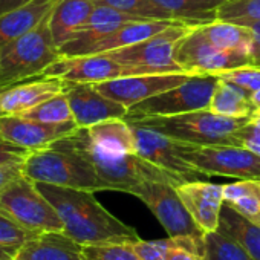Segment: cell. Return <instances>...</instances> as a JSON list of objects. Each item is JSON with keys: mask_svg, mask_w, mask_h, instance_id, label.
Wrapping results in <instances>:
<instances>
[{"mask_svg": "<svg viewBox=\"0 0 260 260\" xmlns=\"http://www.w3.org/2000/svg\"><path fill=\"white\" fill-rule=\"evenodd\" d=\"M0 115H2V113H0Z\"/></svg>", "mask_w": 260, "mask_h": 260, "instance_id": "obj_46", "label": "cell"}, {"mask_svg": "<svg viewBox=\"0 0 260 260\" xmlns=\"http://www.w3.org/2000/svg\"><path fill=\"white\" fill-rule=\"evenodd\" d=\"M128 75H144L141 69L124 66L107 54L60 57L42 77L60 78L66 83H103Z\"/></svg>", "mask_w": 260, "mask_h": 260, "instance_id": "obj_12", "label": "cell"}, {"mask_svg": "<svg viewBox=\"0 0 260 260\" xmlns=\"http://www.w3.org/2000/svg\"><path fill=\"white\" fill-rule=\"evenodd\" d=\"M193 28L194 25L176 22L150 39L106 54L124 66L141 69L143 74L184 72L176 63L175 54L181 40Z\"/></svg>", "mask_w": 260, "mask_h": 260, "instance_id": "obj_7", "label": "cell"}, {"mask_svg": "<svg viewBox=\"0 0 260 260\" xmlns=\"http://www.w3.org/2000/svg\"><path fill=\"white\" fill-rule=\"evenodd\" d=\"M226 0H155V4L166 10L175 20L204 25L217 19V10Z\"/></svg>", "mask_w": 260, "mask_h": 260, "instance_id": "obj_28", "label": "cell"}, {"mask_svg": "<svg viewBox=\"0 0 260 260\" xmlns=\"http://www.w3.org/2000/svg\"><path fill=\"white\" fill-rule=\"evenodd\" d=\"M130 125H132L135 135L137 153L141 158L161 167L166 172L184 178L185 181H199V179L205 181L208 178L201 170H198L196 167H193L190 162H187L179 156L178 141L141 124L130 122Z\"/></svg>", "mask_w": 260, "mask_h": 260, "instance_id": "obj_14", "label": "cell"}, {"mask_svg": "<svg viewBox=\"0 0 260 260\" xmlns=\"http://www.w3.org/2000/svg\"><path fill=\"white\" fill-rule=\"evenodd\" d=\"M58 58L60 52L48 16L40 25L0 52V89L42 77Z\"/></svg>", "mask_w": 260, "mask_h": 260, "instance_id": "obj_5", "label": "cell"}, {"mask_svg": "<svg viewBox=\"0 0 260 260\" xmlns=\"http://www.w3.org/2000/svg\"><path fill=\"white\" fill-rule=\"evenodd\" d=\"M217 19L236 23L258 22L260 0H226L217 10Z\"/></svg>", "mask_w": 260, "mask_h": 260, "instance_id": "obj_32", "label": "cell"}, {"mask_svg": "<svg viewBox=\"0 0 260 260\" xmlns=\"http://www.w3.org/2000/svg\"><path fill=\"white\" fill-rule=\"evenodd\" d=\"M234 146H242L260 156V112H255L231 135Z\"/></svg>", "mask_w": 260, "mask_h": 260, "instance_id": "obj_36", "label": "cell"}, {"mask_svg": "<svg viewBox=\"0 0 260 260\" xmlns=\"http://www.w3.org/2000/svg\"><path fill=\"white\" fill-rule=\"evenodd\" d=\"M0 141H4V140H2V138H0Z\"/></svg>", "mask_w": 260, "mask_h": 260, "instance_id": "obj_45", "label": "cell"}, {"mask_svg": "<svg viewBox=\"0 0 260 260\" xmlns=\"http://www.w3.org/2000/svg\"><path fill=\"white\" fill-rule=\"evenodd\" d=\"M172 239L173 243L167 251V260H205L202 255L204 237L178 236Z\"/></svg>", "mask_w": 260, "mask_h": 260, "instance_id": "obj_35", "label": "cell"}, {"mask_svg": "<svg viewBox=\"0 0 260 260\" xmlns=\"http://www.w3.org/2000/svg\"><path fill=\"white\" fill-rule=\"evenodd\" d=\"M217 231L237 242L252 258L260 260V226L242 217L226 204L222 207Z\"/></svg>", "mask_w": 260, "mask_h": 260, "instance_id": "obj_27", "label": "cell"}, {"mask_svg": "<svg viewBox=\"0 0 260 260\" xmlns=\"http://www.w3.org/2000/svg\"><path fill=\"white\" fill-rule=\"evenodd\" d=\"M78 128L77 124H46L22 115H0V138L28 152L52 146Z\"/></svg>", "mask_w": 260, "mask_h": 260, "instance_id": "obj_15", "label": "cell"}, {"mask_svg": "<svg viewBox=\"0 0 260 260\" xmlns=\"http://www.w3.org/2000/svg\"><path fill=\"white\" fill-rule=\"evenodd\" d=\"M66 81L54 77H39L0 89V113L23 115L40 103L63 93Z\"/></svg>", "mask_w": 260, "mask_h": 260, "instance_id": "obj_18", "label": "cell"}, {"mask_svg": "<svg viewBox=\"0 0 260 260\" xmlns=\"http://www.w3.org/2000/svg\"><path fill=\"white\" fill-rule=\"evenodd\" d=\"M40 233L29 231L19 225L7 211L0 208V242L2 243H13V245H23L31 237Z\"/></svg>", "mask_w": 260, "mask_h": 260, "instance_id": "obj_37", "label": "cell"}, {"mask_svg": "<svg viewBox=\"0 0 260 260\" xmlns=\"http://www.w3.org/2000/svg\"><path fill=\"white\" fill-rule=\"evenodd\" d=\"M217 81L216 75H191L182 84L130 107L125 118L170 116L208 109Z\"/></svg>", "mask_w": 260, "mask_h": 260, "instance_id": "obj_9", "label": "cell"}, {"mask_svg": "<svg viewBox=\"0 0 260 260\" xmlns=\"http://www.w3.org/2000/svg\"><path fill=\"white\" fill-rule=\"evenodd\" d=\"M0 208L29 231H63V222L54 205L23 173L0 190Z\"/></svg>", "mask_w": 260, "mask_h": 260, "instance_id": "obj_6", "label": "cell"}, {"mask_svg": "<svg viewBox=\"0 0 260 260\" xmlns=\"http://www.w3.org/2000/svg\"><path fill=\"white\" fill-rule=\"evenodd\" d=\"M16 260H86V255L84 246L63 231H46L26 240Z\"/></svg>", "mask_w": 260, "mask_h": 260, "instance_id": "obj_20", "label": "cell"}, {"mask_svg": "<svg viewBox=\"0 0 260 260\" xmlns=\"http://www.w3.org/2000/svg\"><path fill=\"white\" fill-rule=\"evenodd\" d=\"M249 100H251V104H252L254 110L260 112V89H257L252 93H249Z\"/></svg>", "mask_w": 260, "mask_h": 260, "instance_id": "obj_44", "label": "cell"}, {"mask_svg": "<svg viewBox=\"0 0 260 260\" xmlns=\"http://www.w3.org/2000/svg\"><path fill=\"white\" fill-rule=\"evenodd\" d=\"M58 0H34L29 5L0 16V52L40 25Z\"/></svg>", "mask_w": 260, "mask_h": 260, "instance_id": "obj_21", "label": "cell"}, {"mask_svg": "<svg viewBox=\"0 0 260 260\" xmlns=\"http://www.w3.org/2000/svg\"><path fill=\"white\" fill-rule=\"evenodd\" d=\"M93 0H58L49 14V28L55 45H64L90 17Z\"/></svg>", "mask_w": 260, "mask_h": 260, "instance_id": "obj_22", "label": "cell"}, {"mask_svg": "<svg viewBox=\"0 0 260 260\" xmlns=\"http://www.w3.org/2000/svg\"><path fill=\"white\" fill-rule=\"evenodd\" d=\"M22 166H23V162H14V164L0 167V190H2L8 182H11L13 179H16L17 176L22 175Z\"/></svg>", "mask_w": 260, "mask_h": 260, "instance_id": "obj_41", "label": "cell"}, {"mask_svg": "<svg viewBox=\"0 0 260 260\" xmlns=\"http://www.w3.org/2000/svg\"><path fill=\"white\" fill-rule=\"evenodd\" d=\"M191 77L188 72H162V74H144L128 75L115 80L93 84L106 96L121 103L127 109L152 98L161 92L173 89Z\"/></svg>", "mask_w": 260, "mask_h": 260, "instance_id": "obj_13", "label": "cell"}, {"mask_svg": "<svg viewBox=\"0 0 260 260\" xmlns=\"http://www.w3.org/2000/svg\"><path fill=\"white\" fill-rule=\"evenodd\" d=\"M22 173L40 184L92 193L109 191L90 161L69 146L64 138L46 149L29 152L23 161Z\"/></svg>", "mask_w": 260, "mask_h": 260, "instance_id": "obj_3", "label": "cell"}, {"mask_svg": "<svg viewBox=\"0 0 260 260\" xmlns=\"http://www.w3.org/2000/svg\"><path fill=\"white\" fill-rule=\"evenodd\" d=\"M216 77H219L223 81L239 86L248 93H252L254 90L260 89V66H255V64H246V66L228 69V71L219 72Z\"/></svg>", "mask_w": 260, "mask_h": 260, "instance_id": "obj_34", "label": "cell"}, {"mask_svg": "<svg viewBox=\"0 0 260 260\" xmlns=\"http://www.w3.org/2000/svg\"><path fill=\"white\" fill-rule=\"evenodd\" d=\"M86 260H141L132 243H109L84 246Z\"/></svg>", "mask_w": 260, "mask_h": 260, "instance_id": "obj_33", "label": "cell"}, {"mask_svg": "<svg viewBox=\"0 0 260 260\" xmlns=\"http://www.w3.org/2000/svg\"><path fill=\"white\" fill-rule=\"evenodd\" d=\"M22 116L31 118V119H36L40 122H46V124H55V125L75 124V119H74V115L71 110V104H69L64 92L40 103L39 106L28 110Z\"/></svg>", "mask_w": 260, "mask_h": 260, "instance_id": "obj_29", "label": "cell"}, {"mask_svg": "<svg viewBox=\"0 0 260 260\" xmlns=\"http://www.w3.org/2000/svg\"><path fill=\"white\" fill-rule=\"evenodd\" d=\"M128 122H135L153 128L156 132L167 135L169 138L191 144V146H214V144H233V134L242 127L246 119H233L216 115L208 109L185 112L170 116H143L125 118Z\"/></svg>", "mask_w": 260, "mask_h": 260, "instance_id": "obj_4", "label": "cell"}, {"mask_svg": "<svg viewBox=\"0 0 260 260\" xmlns=\"http://www.w3.org/2000/svg\"><path fill=\"white\" fill-rule=\"evenodd\" d=\"M28 150L16 147L13 144H8L5 141H0V167L14 164V162H23L28 156Z\"/></svg>", "mask_w": 260, "mask_h": 260, "instance_id": "obj_39", "label": "cell"}, {"mask_svg": "<svg viewBox=\"0 0 260 260\" xmlns=\"http://www.w3.org/2000/svg\"><path fill=\"white\" fill-rule=\"evenodd\" d=\"M202 255L205 260H255L237 242L219 231L205 233Z\"/></svg>", "mask_w": 260, "mask_h": 260, "instance_id": "obj_30", "label": "cell"}, {"mask_svg": "<svg viewBox=\"0 0 260 260\" xmlns=\"http://www.w3.org/2000/svg\"><path fill=\"white\" fill-rule=\"evenodd\" d=\"M22 245H13V243H2L0 242V260H16V255L19 252Z\"/></svg>", "mask_w": 260, "mask_h": 260, "instance_id": "obj_43", "label": "cell"}, {"mask_svg": "<svg viewBox=\"0 0 260 260\" xmlns=\"http://www.w3.org/2000/svg\"><path fill=\"white\" fill-rule=\"evenodd\" d=\"M223 202L242 217L260 226V178L223 184Z\"/></svg>", "mask_w": 260, "mask_h": 260, "instance_id": "obj_26", "label": "cell"}, {"mask_svg": "<svg viewBox=\"0 0 260 260\" xmlns=\"http://www.w3.org/2000/svg\"><path fill=\"white\" fill-rule=\"evenodd\" d=\"M179 20H137V22H128L112 32H107L87 45H84L75 55H90V54H106L110 51H116L121 48L132 46L135 43H140L146 39L153 37L155 34L164 31L170 25L176 23ZM72 55V57H75Z\"/></svg>", "mask_w": 260, "mask_h": 260, "instance_id": "obj_19", "label": "cell"}, {"mask_svg": "<svg viewBox=\"0 0 260 260\" xmlns=\"http://www.w3.org/2000/svg\"><path fill=\"white\" fill-rule=\"evenodd\" d=\"M64 93L80 128L113 118H125L128 113L125 106L106 96L90 83H66Z\"/></svg>", "mask_w": 260, "mask_h": 260, "instance_id": "obj_16", "label": "cell"}, {"mask_svg": "<svg viewBox=\"0 0 260 260\" xmlns=\"http://www.w3.org/2000/svg\"><path fill=\"white\" fill-rule=\"evenodd\" d=\"M185 208L204 233H214L223 207V185L204 179L188 181L176 187Z\"/></svg>", "mask_w": 260, "mask_h": 260, "instance_id": "obj_17", "label": "cell"}, {"mask_svg": "<svg viewBox=\"0 0 260 260\" xmlns=\"http://www.w3.org/2000/svg\"><path fill=\"white\" fill-rule=\"evenodd\" d=\"M175 58L179 68L191 75H217L228 69L252 64L248 54L216 48L201 32L199 25L181 40Z\"/></svg>", "mask_w": 260, "mask_h": 260, "instance_id": "obj_11", "label": "cell"}, {"mask_svg": "<svg viewBox=\"0 0 260 260\" xmlns=\"http://www.w3.org/2000/svg\"><path fill=\"white\" fill-rule=\"evenodd\" d=\"M199 29L205 36V39L216 48L248 54L251 57V46L254 37L252 31L248 26L230 20L216 19L213 22L199 25Z\"/></svg>", "mask_w": 260, "mask_h": 260, "instance_id": "obj_24", "label": "cell"}, {"mask_svg": "<svg viewBox=\"0 0 260 260\" xmlns=\"http://www.w3.org/2000/svg\"><path fill=\"white\" fill-rule=\"evenodd\" d=\"M208 110L216 115L233 119H246L255 113L249 100V93L240 89L239 86L223 81L220 78L211 95Z\"/></svg>", "mask_w": 260, "mask_h": 260, "instance_id": "obj_25", "label": "cell"}, {"mask_svg": "<svg viewBox=\"0 0 260 260\" xmlns=\"http://www.w3.org/2000/svg\"><path fill=\"white\" fill-rule=\"evenodd\" d=\"M31 2H34V0H0V16L20 10Z\"/></svg>", "mask_w": 260, "mask_h": 260, "instance_id": "obj_42", "label": "cell"}, {"mask_svg": "<svg viewBox=\"0 0 260 260\" xmlns=\"http://www.w3.org/2000/svg\"><path fill=\"white\" fill-rule=\"evenodd\" d=\"M178 153L182 159L190 162L208 178H260V156L242 146H191L178 141Z\"/></svg>", "mask_w": 260, "mask_h": 260, "instance_id": "obj_8", "label": "cell"}, {"mask_svg": "<svg viewBox=\"0 0 260 260\" xmlns=\"http://www.w3.org/2000/svg\"><path fill=\"white\" fill-rule=\"evenodd\" d=\"M173 239H161V240H137L132 243L137 254L141 260H167V251L172 246Z\"/></svg>", "mask_w": 260, "mask_h": 260, "instance_id": "obj_38", "label": "cell"}, {"mask_svg": "<svg viewBox=\"0 0 260 260\" xmlns=\"http://www.w3.org/2000/svg\"><path fill=\"white\" fill-rule=\"evenodd\" d=\"M90 143L109 153L124 155L137 153L135 135L125 118H113L101 121L86 128Z\"/></svg>", "mask_w": 260, "mask_h": 260, "instance_id": "obj_23", "label": "cell"}, {"mask_svg": "<svg viewBox=\"0 0 260 260\" xmlns=\"http://www.w3.org/2000/svg\"><path fill=\"white\" fill-rule=\"evenodd\" d=\"M36 184L57 210L63 222V233L83 246L134 243L141 239L135 228L107 211L92 191Z\"/></svg>", "mask_w": 260, "mask_h": 260, "instance_id": "obj_1", "label": "cell"}, {"mask_svg": "<svg viewBox=\"0 0 260 260\" xmlns=\"http://www.w3.org/2000/svg\"><path fill=\"white\" fill-rule=\"evenodd\" d=\"M95 5H104L121 13L152 19V20H175L172 14L155 4V0H93Z\"/></svg>", "mask_w": 260, "mask_h": 260, "instance_id": "obj_31", "label": "cell"}, {"mask_svg": "<svg viewBox=\"0 0 260 260\" xmlns=\"http://www.w3.org/2000/svg\"><path fill=\"white\" fill-rule=\"evenodd\" d=\"M245 25L252 31V46H251V61L255 66H260V20L258 22H245Z\"/></svg>", "mask_w": 260, "mask_h": 260, "instance_id": "obj_40", "label": "cell"}, {"mask_svg": "<svg viewBox=\"0 0 260 260\" xmlns=\"http://www.w3.org/2000/svg\"><path fill=\"white\" fill-rule=\"evenodd\" d=\"M132 194L147 205V208L156 216L159 223L166 228L169 237L205 236V233L185 208L175 185L169 182L147 181L138 185Z\"/></svg>", "mask_w": 260, "mask_h": 260, "instance_id": "obj_10", "label": "cell"}, {"mask_svg": "<svg viewBox=\"0 0 260 260\" xmlns=\"http://www.w3.org/2000/svg\"><path fill=\"white\" fill-rule=\"evenodd\" d=\"M64 141L90 161L98 176L107 185L109 191H122L132 194L138 185L147 181L169 182L175 187L188 182L184 178L149 162L138 153L115 155L93 146L86 134V128L78 127L74 134L64 138Z\"/></svg>", "mask_w": 260, "mask_h": 260, "instance_id": "obj_2", "label": "cell"}]
</instances>
